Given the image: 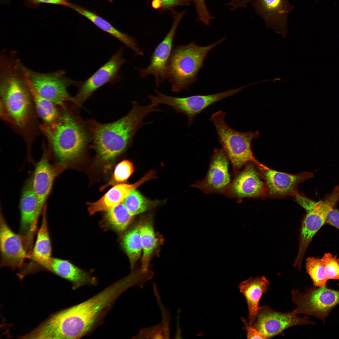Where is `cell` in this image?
<instances>
[{"instance_id": "obj_1", "label": "cell", "mask_w": 339, "mask_h": 339, "mask_svg": "<svg viewBox=\"0 0 339 339\" xmlns=\"http://www.w3.org/2000/svg\"><path fill=\"white\" fill-rule=\"evenodd\" d=\"M128 275L107 287L90 299L52 315L40 325L45 339H78L92 327L100 314L121 294L134 286Z\"/></svg>"}, {"instance_id": "obj_2", "label": "cell", "mask_w": 339, "mask_h": 339, "mask_svg": "<svg viewBox=\"0 0 339 339\" xmlns=\"http://www.w3.org/2000/svg\"><path fill=\"white\" fill-rule=\"evenodd\" d=\"M0 116L26 135L36 124L31 94L22 67L12 61L0 64Z\"/></svg>"}, {"instance_id": "obj_3", "label": "cell", "mask_w": 339, "mask_h": 339, "mask_svg": "<svg viewBox=\"0 0 339 339\" xmlns=\"http://www.w3.org/2000/svg\"><path fill=\"white\" fill-rule=\"evenodd\" d=\"M160 111L157 106H142L133 101L130 111L117 121L106 124L90 121L89 129L98 157L105 162L113 160L131 144L142 126L151 123L144 122V118L152 112Z\"/></svg>"}, {"instance_id": "obj_4", "label": "cell", "mask_w": 339, "mask_h": 339, "mask_svg": "<svg viewBox=\"0 0 339 339\" xmlns=\"http://www.w3.org/2000/svg\"><path fill=\"white\" fill-rule=\"evenodd\" d=\"M60 108L58 120L50 125L42 124L40 128L47 138L55 164L65 169L82 153L91 137L85 126L66 106Z\"/></svg>"}, {"instance_id": "obj_5", "label": "cell", "mask_w": 339, "mask_h": 339, "mask_svg": "<svg viewBox=\"0 0 339 339\" xmlns=\"http://www.w3.org/2000/svg\"><path fill=\"white\" fill-rule=\"evenodd\" d=\"M225 39L205 46H198L193 42L176 46L172 51L167 68V78L172 91L176 93L183 89L189 90V86L196 82L209 52Z\"/></svg>"}, {"instance_id": "obj_6", "label": "cell", "mask_w": 339, "mask_h": 339, "mask_svg": "<svg viewBox=\"0 0 339 339\" xmlns=\"http://www.w3.org/2000/svg\"><path fill=\"white\" fill-rule=\"evenodd\" d=\"M225 113L221 110L213 113L209 120L215 127L218 140L232 166L234 175L246 164L251 162L259 168L269 169L254 157L251 148L252 140L257 138L258 132H241L229 127L225 120Z\"/></svg>"}, {"instance_id": "obj_7", "label": "cell", "mask_w": 339, "mask_h": 339, "mask_svg": "<svg viewBox=\"0 0 339 339\" xmlns=\"http://www.w3.org/2000/svg\"><path fill=\"white\" fill-rule=\"evenodd\" d=\"M246 86L223 92L207 95H194L186 97H175L165 95L158 90L155 96L149 95L151 104L157 106L164 104L174 109L176 113L186 115L188 119V126L193 123L195 116L213 104L240 92Z\"/></svg>"}, {"instance_id": "obj_8", "label": "cell", "mask_w": 339, "mask_h": 339, "mask_svg": "<svg viewBox=\"0 0 339 339\" xmlns=\"http://www.w3.org/2000/svg\"><path fill=\"white\" fill-rule=\"evenodd\" d=\"M292 299L296 306L297 314L311 315L324 322L332 309L339 304V291L328 288L314 287L304 293L293 289Z\"/></svg>"}, {"instance_id": "obj_9", "label": "cell", "mask_w": 339, "mask_h": 339, "mask_svg": "<svg viewBox=\"0 0 339 339\" xmlns=\"http://www.w3.org/2000/svg\"><path fill=\"white\" fill-rule=\"evenodd\" d=\"M25 68L31 83L41 96L59 107L66 106L67 101L73 102V97L68 93L67 88L71 85H78L80 82L67 77L64 71L44 73L26 67Z\"/></svg>"}, {"instance_id": "obj_10", "label": "cell", "mask_w": 339, "mask_h": 339, "mask_svg": "<svg viewBox=\"0 0 339 339\" xmlns=\"http://www.w3.org/2000/svg\"><path fill=\"white\" fill-rule=\"evenodd\" d=\"M339 202V186L322 201H318L312 209L307 212L301 229L299 252L294 266L300 268L305 252L313 237L325 224L329 212Z\"/></svg>"}, {"instance_id": "obj_11", "label": "cell", "mask_w": 339, "mask_h": 339, "mask_svg": "<svg viewBox=\"0 0 339 339\" xmlns=\"http://www.w3.org/2000/svg\"><path fill=\"white\" fill-rule=\"evenodd\" d=\"M123 51V48H120L90 77L80 83L73 103L80 106L99 88L106 83H115L120 80L119 70L126 62L122 57Z\"/></svg>"}, {"instance_id": "obj_12", "label": "cell", "mask_w": 339, "mask_h": 339, "mask_svg": "<svg viewBox=\"0 0 339 339\" xmlns=\"http://www.w3.org/2000/svg\"><path fill=\"white\" fill-rule=\"evenodd\" d=\"M256 165L249 162L243 169L234 175L224 194L229 198H236L238 203L245 198H264L267 196L266 184L261 178Z\"/></svg>"}, {"instance_id": "obj_13", "label": "cell", "mask_w": 339, "mask_h": 339, "mask_svg": "<svg viewBox=\"0 0 339 339\" xmlns=\"http://www.w3.org/2000/svg\"><path fill=\"white\" fill-rule=\"evenodd\" d=\"M294 310L282 313L274 310L267 305L259 307L253 326L267 338L283 334L287 329L296 326L314 324L307 316L299 317Z\"/></svg>"}, {"instance_id": "obj_14", "label": "cell", "mask_w": 339, "mask_h": 339, "mask_svg": "<svg viewBox=\"0 0 339 339\" xmlns=\"http://www.w3.org/2000/svg\"><path fill=\"white\" fill-rule=\"evenodd\" d=\"M172 12L173 14L172 26L164 39L155 49L149 65L146 68L138 69L141 78L150 75H153L158 87L167 78L168 66L172 51L174 37L178 24L186 11L178 13L173 10Z\"/></svg>"}, {"instance_id": "obj_15", "label": "cell", "mask_w": 339, "mask_h": 339, "mask_svg": "<svg viewBox=\"0 0 339 339\" xmlns=\"http://www.w3.org/2000/svg\"><path fill=\"white\" fill-rule=\"evenodd\" d=\"M229 161L222 148H215L211 157L205 177L201 180L196 181L191 186L198 188L206 194H224L231 181L229 170Z\"/></svg>"}, {"instance_id": "obj_16", "label": "cell", "mask_w": 339, "mask_h": 339, "mask_svg": "<svg viewBox=\"0 0 339 339\" xmlns=\"http://www.w3.org/2000/svg\"><path fill=\"white\" fill-rule=\"evenodd\" d=\"M0 266L13 269L20 268L30 259L23 238L8 225L1 211L0 216Z\"/></svg>"}, {"instance_id": "obj_17", "label": "cell", "mask_w": 339, "mask_h": 339, "mask_svg": "<svg viewBox=\"0 0 339 339\" xmlns=\"http://www.w3.org/2000/svg\"><path fill=\"white\" fill-rule=\"evenodd\" d=\"M251 5L266 28L286 36L289 15L294 8L290 0H253Z\"/></svg>"}, {"instance_id": "obj_18", "label": "cell", "mask_w": 339, "mask_h": 339, "mask_svg": "<svg viewBox=\"0 0 339 339\" xmlns=\"http://www.w3.org/2000/svg\"><path fill=\"white\" fill-rule=\"evenodd\" d=\"M49 151L45 148L42 157L35 165L30 178L32 187L37 201V213L40 216L46 206L54 180L63 170L50 161Z\"/></svg>"}, {"instance_id": "obj_19", "label": "cell", "mask_w": 339, "mask_h": 339, "mask_svg": "<svg viewBox=\"0 0 339 339\" xmlns=\"http://www.w3.org/2000/svg\"><path fill=\"white\" fill-rule=\"evenodd\" d=\"M19 208L20 219L19 234L27 249L31 250L34 236L39 216L37 213V201L32 187L30 178L25 184L21 195Z\"/></svg>"}, {"instance_id": "obj_20", "label": "cell", "mask_w": 339, "mask_h": 339, "mask_svg": "<svg viewBox=\"0 0 339 339\" xmlns=\"http://www.w3.org/2000/svg\"><path fill=\"white\" fill-rule=\"evenodd\" d=\"M259 169L266 184L267 196L279 198L295 196L298 193V186L300 183L313 177V173L309 172L291 174L269 168Z\"/></svg>"}, {"instance_id": "obj_21", "label": "cell", "mask_w": 339, "mask_h": 339, "mask_svg": "<svg viewBox=\"0 0 339 339\" xmlns=\"http://www.w3.org/2000/svg\"><path fill=\"white\" fill-rule=\"evenodd\" d=\"M155 178V171L151 170L133 184H120L115 185L97 201L87 203L89 213L92 215L99 212H106L122 203L130 193L141 185Z\"/></svg>"}, {"instance_id": "obj_22", "label": "cell", "mask_w": 339, "mask_h": 339, "mask_svg": "<svg viewBox=\"0 0 339 339\" xmlns=\"http://www.w3.org/2000/svg\"><path fill=\"white\" fill-rule=\"evenodd\" d=\"M269 286V281L264 276L250 277L239 285L240 291L245 298L248 305L249 323L252 325L256 320L261 298L268 291Z\"/></svg>"}, {"instance_id": "obj_23", "label": "cell", "mask_w": 339, "mask_h": 339, "mask_svg": "<svg viewBox=\"0 0 339 339\" xmlns=\"http://www.w3.org/2000/svg\"><path fill=\"white\" fill-rule=\"evenodd\" d=\"M45 269L70 281L75 288L95 283V279L87 272L64 259L51 257Z\"/></svg>"}, {"instance_id": "obj_24", "label": "cell", "mask_w": 339, "mask_h": 339, "mask_svg": "<svg viewBox=\"0 0 339 339\" xmlns=\"http://www.w3.org/2000/svg\"><path fill=\"white\" fill-rule=\"evenodd\" d=\"M70 8L85 17L101 30L116 38L127 47L131 49L136 55H143V52L138 46L134 38L121 32L96 13L73 3H72Z\"/></svg>"}, {"instance_id": "obj_25", "label": "cell", "mask_w": 339, "mask_h": 339, "mask_svg": "<svg viewBox=\"0 0 339 339\" xmlns=\"http://www.w3.org/2000/svg\"><path fill=\"white\" fill-rule=\"evenodd\" d=\"M46 206L42 211L41 225L38 231L30 259L32 263L45 269L51 257V256L52 251Z\"/></svg>"}, {"instance_id": "obj_26", "label": "cell", "mask_w": 339, "mask_h": 339, "mask_svg": "<svg viewBox=\"0 0 339 339\" xmlns=\"http://www.w3.org/2000/svg\"><path fill=\"white\" fill-rule=\"evenodd\" d=\"M25 78L30 91L35 110L42 120L43 124L50 125L58 119L60 110L51 102L40 95L34 89L28 78L25 70Z\"/></svg>"}, {"instance_id": "obj_27", "label": "cell", "mask_w": 339, "mask_h": 339, "mask_svg": "<svg viewBox=\"0 0 339 339\" xmlns=\"http://www.w3.org/2000/svg\"><path fill=\"white\" fill-rule=\"evenodd\" d=\"M143 252L141 271L144 274L149 272V265L151 257L157 247L158 241L152 224L146 222L139 226Z\"/></svg>"}, {"instance_id": "obj_28", "label": "cell", "mask_w": 339, "mask_h": 339, "mask_svg": "<svg viewBox=\"0 0 339 339\" xmlns=\"http://www.w3.org/2000/svg\"><path fill=\"white\" fill-rule=\"evenodd\" d=\"M122 244L127 254L132 270L140 256L142 251L141 236L139 226L127 231L123 237Z\"/></svg>"}, {"instance_id": "obj_29", "label": "cell", "mask_w": 339, "mask_h": 339, "mask_svg": "<svg viewBox=\"0 0 339 339\" xmlns=\"http://www.w3.org/2000/svg\"><path fill=\"white\" fill-rule=\"evenodd\" d=\"M133 216L122 202L106 212L105 220L107 224L118 231L125 230L132 222Z\"/></svg>"}, {"instance_id": "obj_30", "label": "cell", "mask_w": 339, "mask_h": 339, "mask_svg": "<svg viewBox=\"0 0 339 339\" xmlns=\"http://www.w3.org/2000/svg\"><path fill=\"white\" fill-rule=\"evenodd\" d=\"M306 272L312 280L314 287L326 286L327 280L320 258L309 257L306 260Z\"/></svg>"}, {"instance_id": "obj_31", "label": "cell", "mask_w": 339, "mask_h": 339, "mask_svg": "<svg viewBox=\"0 0 339 339\" xmlns=\"http://www.w3.org/2000/svg\"><path fill=\"white\" fill-rule=\"evenodd\" d=\"M123 203L130 213L133 216L144 212L153 204L150 201L135 190L128 195Z\"/></svg>"}, {"instance_id": "obj_32", "label": "cell", "mask_w": 339, "mask_h": 339, "mask_svg": "<svg viewBox=\"0 0 339 339\" xmlns=\"http://www.w3.org/2000/svg\"><path fill=\"white\" fill-rule=\"evenodd\" d=\"M134 168L133 164L128 160H124L116 166L113 175L110 180L100 188L102 191L110 186H114L127 180L133 173Z\"/></svg>"}, {"instance_id": "obj_33", "label": "cell", "mask_w": 339, "mask_h": 339, "mask_svg": "<svg viewBox=\"0 0 339 339\" xmlns=\"http://www.w3.org/2000/svg\"><path fill=\"white\" fill-rule=\"evenodd\" d=\"M328 280H339V259L336 255L325 253L320 258Z\"/></svg>"}, {"instance_id": "obj_34", "label": "cell", "mask_w": 339, "mask_h": 339, "mask_svg": "<svg viewBox=\"0 0 339 339\" xmlns=\"http://www.w3.org/2000/svg\"><path fill=\"white\" fill-rule=\"evenodd\" d=\"M136 339H166L164 327L161 322L153 326L140 329L133 338Z\"/></svg>"}, {"instance_id": "obj_35", "label": "cell", "mask_w": 339, "mask_h": 339, "mask_svg": "<svg viewBox=\"0 0 339 339\" xmlns=\"http://www.w3.org/2000/svg\"><path fill=\"white\" fill-rule=\"evenodd\" d=\"M153 289L154 295L160 310L162 317L161 322L163 324L165 329L166 339L170 338V322L171 320L170 311L162 303L160 295L158 291L157 286L154 283H153Z\"/></svg>"}, {"instance_id": "obj_36", "label": "cell", "mask_w": 339, "mask_h": 339, "mask_svg": "<svg viewBox=\"0 0 339 339\" xmlns=\"http://www.w3.org/2000/svg\"><path fill=\"white\" fill-rule=\"evenodd\" d=\"M152 1V6L155 9H160L161 12L174 10L176 7L189 5L193 0H148Z\"/></svg>"}, {"instance_id": "obj_37", "label": "cell", "mask_w": 339, "mask_h": 339, "mask_svg": "<svg viewBox=\"0 0 339 339\" xmlns=\"http://www.w3.org/2000/svg\"><path fill=\"white\" fill-rule=\"evenodd\" d=\"M197 13V20L208 25L213 17L210 14L207 8L205 0H193Z\"/></svg>"}, {"instance_id": "obj_38", "label": "cell", "mask_w": 339, "mask_h": 339, "mask_svg": "<svg viewBox=\"0 0 339 339\" xmlns=\"http://www.w3.org/2000/svg\"><path fill=\"white\" fill-rule=\"evenodd\" d=\"M24 4L30 8H36L40 4L46 3L64 6L70 8L71 4L69 0H23Z\"/></svg>"}, {"instance_id": "obj_39", "label": "cell", "mask_w": 339, "mask_h": 339, "mask_svg": "<svg viewBox=\"0 0 339 339\" xmlns=\"http://www.w3.org/2000/svg\"><path fill=\"white\" fill-rule=\"evenodd\" d=\"M295 197L296 202L305 209L306 212L313 209L318 202V201L316 202L312 200L299 193Z\"/></svg>"}, {"instance_id": "obj_40", "label": "cell", "mask_w": 339, "mask_h": 339, "mask_svg": "<svg viewBox=\"0 0 339 339\" xmlns=\"http://www.w3.org/2000/svg\"><path fill=\"white\" fill-rule=\"evenodd\" d=\"M245 325V328L247 331L248 339H267L261 332L255 328L253 325L246 322L244 319H242Z\"/></svg>"}, {"instance_id": "obj_41", "label": "cell", "mask_w": 339, "mask_h": 339, "mask_svg": "<svg viewBox=\"0 0 339 339\" xmlns=\"http://www.w3.org/2000/svg\"><path fill=\"white\" fill-rule=\"evenodd\" d=\"M325 224L339 230V210L335 208L331 210L327 215Z\"/></svg>"}, {"instance_id": "obj_42", "label": "cell", "mask_w": 339, "mask_h": 339, "mask_svg": "<svg viewBox=\"0 0 339 339\" xmlns=\"http://www.w3.org/2000/svg\"><path fill=\"white\" fill-rule=\"evenodd\" d=\"M253 0H231L228 3L227 6L231 7L232 10H235L240 8L245 7L247 4Z\"/></svg>"}, {"instance_id": "obj_43", "label": "cell", "mask_w": 339, "mask_h": 339, "mask_svg": "<svg viewBox=\"0 0 339 339\" xmlns=\"http://www.w3.org/2000/svg\"><path fill=\"white\" fill-rule=\"evenodd\" d=\"M315 0V2H317L319 1L320 0Z\"/></svg>"}, {"instance_id": "obj_44", "label": "cell", "mask_w": 339, "mask_h": 339, "mask_svg": "<svg viewBox=\"0 0 339 339\" xmlns=\"http://www.w3.org/2000/svg\"><path fill=\"white\" fill-rule=\"evenodd\" d=\"M110 2H111L112 0H109Z\"/></svg>"}]
</instances>
